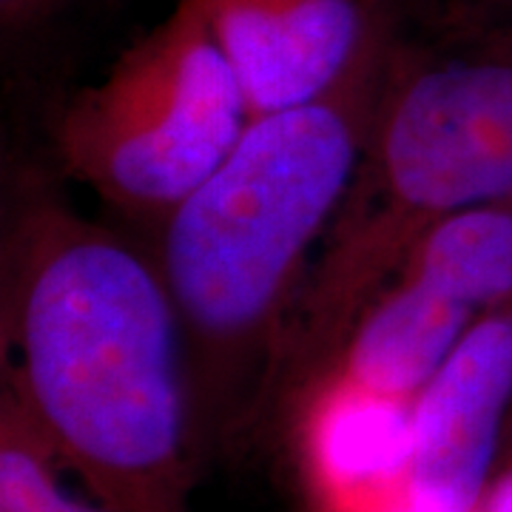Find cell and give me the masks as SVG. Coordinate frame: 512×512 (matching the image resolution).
<instances>
[{
    "label": "cell",
    "instance_id": "obj_1",
    "mask_svg": "<svg viewBox=\"0 0 512 512\" xmlns=\"http://www.w3.org/2000/svg\"><path fill=\"white\" fill-rule=\"evenodd\" d=\"M3 205L6 396L114 512H183L194 404L154 254L32 171Z\"/></svg>",
    "mask_w": 512,
    "mask_h": 512
},
{
    "label": "cell",
    "instance_id": "obj_2",
    "mask_svg": "<svg viewBox=\"0 0 512 512\" xmlns=\"http://www.w3.org/2000/svg\"><path fill=\"white\" fill-rule=\"evenodd\" d=\"M384 69L308 106L254 117L231 157L157 231L154 259L183 330L194 421L228 419L279 384Z\"/></svg>",
    "mask_w": 512,
    "mask_h": 512
},
{
    "label": "cell",
    "instance_id": "obj_3",
    "mask_svg": "<svg viewBox=\"0 0 512 512\" xmlns=\"http://www.w3.org/2000/svg\"><path fill=\"white\" fill-rule=\"evenodd\" d=\"M512 200V26L387 60L348 194L293 316L279 384L336 365L367 305L439 222Z\"/></svg>",
    "mask_w": 512,
    "mask_h": 512
},
{
    "label": "cell",
    "instance_id": "obj_4",
    "mask_svg": "<svg viewBox=\"0 0 512 512\" xmlns=\"http://www.w3.org/2000/svg\"><path fill=\"white\" fill-rule=\"evenodd\" d=\"M254 114L200 0H180L57 111L60 174L151 231L239 146Z\"/></svg>",
    "mask_w": 512,
    "mask_h": 512
},
{
    "label": "cell",
    "instance_id": "obj_5",
    "mask_svg": "<svg viewBox=\"0 0 512 512\" xmlns=\"http://www.w3.org/2000/svg\"><path fill=\"white\" fill-rule=\"evenodd\" d=\"M254 117L308 106L393 52L387 0H200Z\"/></svg>",
    "mask_w": 512,
    "mask_h": 512
},
{
    "label": "cell",
    "instance_id": "obj_6",
    "mask_svg": "<svg viewBox=\"0 0 512 512\" xmlns=\"http://www.w3.org/2000/svg\"><path fill=\"white\" fill-rule=\"evenodd\" d=\"M410 413V501L419 512H476L512 419V305L478 319Z\"/></svg>",
    "mask_w": 512,
    "mask_h": 512
},
{
    "label": "cell",
    "instance_id": "obj_7",
    "mask_svg": "<svg viewBox=\"0 0 512 512\" xmlns=\"http://www.w3.org/2000/svg\"><path fill=\"white\" fill-rule=\"evenodd\" d=\"M478 319L419 276L399 274L359 316L333 367L339 382L413 404Z\"/></svg>",
    "mask_w": 512,
    "mask_h": 512
},
{
    "label": "cell",
    "instance_id": "obj_8",
    "mask_svg": "<svg viewBox=\"0 0 512 512\" xmlns=\"http://www.w3.org/2000/svg\"><path fill=\"white\" fill-rule=\"evenodd\" d=\"M402 274L419 276L478 316L512 305V200L487 202L439 222Z\"/></svg>",
    "mask_w": 512,
    "mask_h": 512
},
{
    "label": "cell",
    "instance_id": "obj_9",
    "mask_svg": "<svg viewBox=\"0 0 512 512\" xmlns=\"http://www.w3.org/2000/svg\"><path fill=\"white\" fill-rule=\"evenodd\" d=\"M413 404L379 399L345 382L330 384L316 421V461L336 490H373L407 476Z\"/></svg>",
    "mask_w": 512,
    "mask_h": 512
},
{
    "label": "cell",
    "instance_id": "obj_10",
    "mask_svg": "<svg viewBox=\"0 0 512 512\" xmlns=\"http://www.w3.org/2000/svg\"><path fill=\"white\" fill-rule=\"evenodd\" d=\"M0 512H114L72 495L46 458V441L9 396H3Z\"/></svg>",
    "mask_w": 512,
    "mask_h": 512
},
{
    "label": "cell",
    "instance_id": "obj_11",
    "mask_svg": "<svg viewBox=\"0 0 512 512\" xmlns=\"http://www.w3.org/2000/svg\"><path fill=\"white\" fill-rule=\"evenodd\" d=\"M63 0H0V23L3 32H20L29 29L43 18H49Z\"/></svg>",
    "mask_w": 512,
    "mask_h": 512
},
{
    "label": "cell",
    "instance_id": "obj_12",
    "mask_svg": "<svg viewBox=\"0 0 512 512\" xmlns=\"http://www.w3.org/2000/svg\"><path fill=\"white\" fill-rule=\"evenodd\" d=\"M484 498H487L484 512H512V476L498 481L493 487V493L484 495Z\"/></svg>",
    "mask_w": 512,
    "mask_h": 512
},
{
    "label": "cell",
    "instance_id": "obj_13",
    "mask_svg": "<svg viewBox=\"0 0 512 512\" xmlns=\"http://www.w3.org/2000/svg\"><path fill=\"white\" fill-rule=\"evenodd\" d=\"M379 512H419V510H416V504L410 501V495H407V490H404L402 501H399V504H387V507H382Z\"/></svg>",
    "mask_w": 512,
    "mask_h": 512
}]
</instances>
